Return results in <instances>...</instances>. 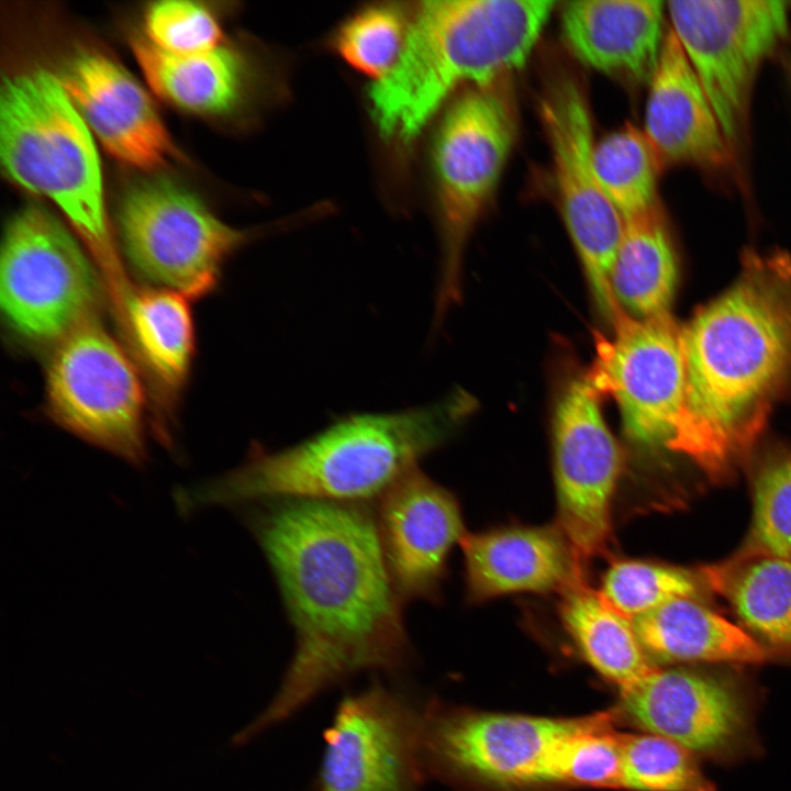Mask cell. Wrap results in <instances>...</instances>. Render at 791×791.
Listing matches in <instances>:
<instances>
[{
  "instance_id": "obj_1",
  "label": "cell",
  "mask_w": 791,
  "mask_h": 791,
  "mask_svg": "<svg viewBox=\"0 0 791 791\" xmlns=\"http://www.w3.org/2000/svg\"><path fill=\"white\" fill-rule=\"evenodd\" d=\"M247 524L277 582L296 647L271 702L238 742L359 672L397 673L412 660L404 600L365 503L264 500L248 511Z\"/></svg>"
},
{
  "instance_id": "obj_2",
  "label": "cell",
  "mask_w": 791,
  "mask_h": 791,
  "mask_svg": "<svg viewBox=\"0 0 791 791\" xmlns=\"http://www.w3.org/2000/svg\"><path fill=\"white\" fill-rule=\"evenodd\" d=\"M686 416L669 449L723 476L791 375V261L747 253L732 287L681 326Z\"/></svg>"
},
{
  "instance_id": "obj_3",
  "label": "cell",
  "mask_w": 791,
  "mask_h": 791,
  "mask_svg": "<svg viewBox=\"0 0 791 791\" xmlns=\"http://www.w3.org/2000/svg\"><path fill=\"white\" fill-rule=\"evenodd\" d=\"M470 404L456 392L426 406L352 415L281 450L254 448L234 470L178 491L179 510L280 498L350 503L380 498L446 439Z\"/></svg>"
},
{
  "instance_id": "obj_4",
  "label": "cell",
  "mask_w": 791,
  "mask_h": 791,
  "mask_svg": "<svg viewBox=\"0 0 791 791\" xmlns=\"http://www.w3.org/2000/svg\"><path fill=\"white\" fill-rule=\"evenodd\" d=\"M554 5L546 0L422 2L398 62L369 91L381 134L409 142L458 86L490 85L519 69Z\"/></svg>"
},
{
  "instance_id": "obj_5",
  "label": "cell",
  "mask_w": 791,
  "mask_h": 791,
  "mask_svg": "<svg viewBox=\"0 0 791 791\" xmlns=\"http://www.w3.org/2000/svg\"><path fill=\"white\" fill-rule=\"evenodd\" d=\"M0 155L8 176L52 200L105 270L116 276L96 145L60 79L49 71L32 69L3 80Z\"/></svg>"
},
{
  "instance_id": "obj_6",
  "label": "cell",
  "mask_w": 791,
  "mask_h": 791,
  "mask_svg": "<svg viewBox=\"0 0 791 791\" xmlns=\"http://www.w3.org/2000/svg\"><path fill=\"white\" fill-rule=\"evenodd\" d=\"M501 81L470 87L461 93L446 111L436 134L433 163L444 243L438 312L459 298L465 245L498 186L515 141V109Z\"/></svg>"
},
{
  "instance_id": "obj_7",
  "label": "cell",
  "mask_w": 791,
  "mask_h": 791,
  "mask_svg": "<svg viewBox=\"0 0 791 791\" xmlns=\"http://www.w3.org/2000/svg\"><path fill=\"white\" fill-rule=\"evenodd\" d=\"M99 282L70 232L47 210L26 207L8 223L0 259V302L24 339L57 344L91 320Z\"/></svg>"
},
{
  "instance_id": "obj_8",
  "label": "cell",
  "mask_w": 791,
  "mask_h": 791,
  "mask_svg": "<svg viewBox=\"0 0 791 791\" xmlns=\"http://www.w3.org/2000/svg\"><path fill=\"white\" fill-rule=\"evenodd\" d=\"M555 190L567 231L599 311L611 323L622 308L610 283L624 220L602 190L593 166V130L587 96L568 75L552 79L539 98Z\"/></svg>"
},
{
  "instance_id": "obj_9",
  "label": "cell",
  "mask_w": 791,
  "mask_h": 791,
  "mask_svg": "<svg viewBox=\"0 0 791 791\" xmlns=\"http://www.w3.org/2000/svg\"><path fill=\"white\" fill-rule=\"evenodd\" d=\"M671 30L680 42L736 152L745 134L757 73L788 36L784 1H670Z\"/></svg>"
},
{
  "instance_id": "obj_10",
  "label": "cell",
  "mask_w": 791,
  "mask_h": 791,
  "mask_svg": "<svg viewBox=\"0 0 791 791\" xmlns=\"http://www.w3.org/2000/svg\"><path fill=\"white\" fill-rule=\"evenodd\" d=\"M119 226L134 268L190 298L213 289L223 263L247 237L196 196L163 179L142 181L126 192Z\"/></svg>"
},
{
  "instance_id": "obj_11",
  "label": "cell",
  "mask_w": 791,
  "mask_h": 791,
  "mask_svg": "<svg viewBox=\"0 0 791 791\" xmlns=\"http://www.w3.org/2000/svg\"><path fill=\"white\" fill-rule=\"evenodd\" d=\"M53 417L132 463L144 458V390L122 347L87 321L55 344L46 372Z\"/></svg>"
},
{
  "instance_id": "obj_12",
  "label": "cell",
  "mask_w": 791,
  "mask_h": 791,
  "mask_svg": "<svg viewBox=\"0 0 791 791\" xmlns=\"http://www.w3.org/2000/svg\"><path fill=\"white\" fill-rule=\"evenodd\" d=\"M614 335L595 334L588 381L616 402L627 436L669 448L686 416V365L681 326L669 312L639 319L622 310Z\"/></svg>"
},
{
  "instance_id": "obj_13",
  "label": "cell",
  "mask_w": 791,
  "mask_h": 791,
  "mask_svg": "<svg viewBox=\"0 0 791 791\" xmlns=\"http://www.w3.org/2000/svg\"><path fill=\"white\" fill-rule=\"evenodd\" d=\"M421 723L413 702L380 681L345 695L324 732L316 791H419Z\"/></svg>"
},
{
  "instance_id": "obj_14",
  "label": "cell",
  "mask_w": 791,
  "mask_h": 791,
  "mask_svg": "<svg viewBox=\"0 0 791 791\" xmlns=\"http://www.w3.org/2000/svg\"><path fill=\"white\" fill-rule=\"evenodd\" d=\"M587 378L568 383L553 420L558 527L582 567L603 554L622 458Z\"/></svg>"
},
{
  "instance_id": "obj_15",
  "label": "cell",
  "mask_w": 791,
  "mask_h": 791,
  "mask_svg": "<svg viewBox=\"0 0 791 791\" xmlns=\"http://www.w3.org/2000/svg\"><path fill=\"white\" fill-rule=\"evenodd\" d=\"M589 716L550 718L520 714L453 711L430 705L422 712L424 771L499 784L545 782L559 744Z\"/></svg>"
},
{
  "instance_id": "obj_16",
  "label": "cell",
  "mask_w": 791,
  "mask_h": 791,
  "mask_svg": "<svg viewBox=\"0 0 791 791\" xmlns=\"http://www.w3.org/2000/svg\"><path fill=\"white\" fill-rule=\"evenodd\" d=\"M376 521L401 598L435 600L449 553L465 535L455 495L416 467L379 498Z\"/></svg>"
},
{
  "instance_id": "obj_17",
  "label": "cell",
  "mask_w": 791,
  "mask_h": 791,
  "mask_svg": "<svg viewBox=\"0 0 791 791\" xmlns=\"http://www.w3.org/2000/svg\"><path fill=\"white\" fill-rule=\"evenodd\" d=\"M60 81L90 131L119 160L153 170L174 155L172 140L152 100L109 57L80 53L65 66Z\"/></svg>"
},
{
  "instance_id": "obj_18",
  "label": "cell",
  "mask_w": 791,
  "mask_h": 791,
  "mask_svg": "<svg viewBox=\"0 0 791 791\" xmlns=\"http://www.w3.org/2000/svg\"><path fill=\"white\" fill-rule=\"evenodd\" d=\"M622 706L636 725L691 753L728 747L745 722L742 702L733 688L683 669L655 667L622 692Z\"/></svg>"
},
{
  "instance_id": "obj_19",
  "label": "cell",
  "mask_w": 791,
  "mask_h": 791,
  "mask_svg": "<svg viewBox=\"0 0 791 791\" xmlns=\"http://www.w3.org/2000/svg\"><path fill=\"white\" fill-rule=\"evenodd\" d=\"M644 133L660 166L727 168L735 152L680 42L671 29L649 81Z\"/></svg>"
},
{
  "instance_id": "obj_20",
  "label": "cell",
  "mask_w": 791,
  "mask_h": 791,
  "mask_svg": "<svg viewBox=\"0 0 791 791\" xmlns=\"http://www.w3.org/2000/svg\"><path fill=\"white\" fill-rule=\"evenodd\" d=\"M460 545L472 601L515 592H562L583 579L582 567L558 526L465 534Z\"/></svg>"
},
{
  "instance_id": "obj_21",
  "label": "cell",
  "mask_w": 791,
  "mask_h": 791,
  "mask_svg": "<svg viewBox=\"0 0 791 791\" xmlns=\"http://www.w3.org/2000/svg\"><path fill=\"white\" fill-rule=\"evenodd\" d=\"M664 3L656 0H580L561 12L564 38L583 64L633 82H649L659 62Z\"/></svg>"
},
{
  "instance_id": "obj_22",
  "label": "cell",
  "mask_w": 791,
  "mask_h": 791,
  "mask_svg": "<svg viewBox=\"0 0 791 791\" xmlns=\"http://www.w3.org/2000/svg\"><path fill=\"white\" fill-rule=\"evenodd\" d=\"M633 624L648 658L664 662L758 664L767 658L753 636L694 598L671 600Z\"/></svg>"
},
{
  "instance_id": "obj_23",
  "label": "cell",
  "mask_w": 791,
  "mask_h": 791,
  "mask_svg": "<svg viewBox=\"0 0 791 791\" xmlns=\"http://www.w3.org/2000/svg\"><path fill=\"white\" fill-rule=\"evenodd\" d=\"M131 46L148 85L160 98L185 110L218 114L237 102L243 85L238 56L222 46L201 54L176 55L146 37Z\"/></svg>"
},
{
  "instance_id": "obj_24",
  "label": "cell",
  "mask_w": 791,
  "mask_h": 791,
  "mask_svg": "<svg viewBox=\"0 0 791 791\" xmlns=\"http://www.w3.org/2000/svg\"><path fill=\"white\" fill-rule=\"evenodd\" d=\"M677 277L676 254L659 208L625 220L610 276L619 305L639 319L667 313Z\"/></svg>"
},
{
  "instance_id": "obj_25",
  "label": "cell",
  "mask_w": 791,
  "mask_h": 791,
  "mask_svg": "<svg viewBox=\"0 0 791 791\" xmlns=\"http://www.w3.org/2000/svg\"><path fill=\"white\" fill-rule=\"evenodd\" d=\"M560 616L583 657L621 692L655 668L638 640L633 621L612 609L583 579L562 591Z\"/></svg>"
},
{
  "instance_id": "obj_26",
  "label": "cell",
  "mask_w": 791,
  "mask_h": 791,
  "mask_svg": "<svg viewBox=\"0 0 791 791\" xmlns=\"http://www.w3.org/2000/svg\"><path fill=\"white\" fill-rule=\"evenodd\" d=\"M132 341L152 377L165 389L180 388L193 352V322L187 297L170 289L125 293Z\"/></svg>"
},
{
  "instance_id": "obj_27",
  "label": "cell",
  "mask_w": 791,
  "mask_h": 791,
  "mask_svg": "<svg viewBox=\"0 0 791 791\" xmlns=\"http://www.w3.org/2000/svg\"><path fill=\"white\" fill-rule=\"evenodd\" d=\"M705 575L750 631L773 646L791 648V559L740 555Z\"/></svg>"
},
{
  "instance_id": "obj_28",
  "label": "cell",
  "mask_w": 791,
  "mask_h": 791,
  "mask_svg": "<svg viewBox=\"0 0 791 791\" xmlns=\"http://www.w3.org/2000/svg\"><path fill=\"white\" fill-rule=\"evenodd\" d=\"M593 166L602 190L624 221L658 207L661 166L644 131L627 124L595 142Z\"/></svg>"
},
{
  "instance_id": "obj_29",
  "label": "cell",
  "mask_w": 791,
  "mask_h": 791,
  "mask_svg": "<svg viewBox=\"0 0 791 791\" xmlns=\"http://www.w3.org/2000/svg\"><path fill=\"white\" fill-rule=\"evenodd\" d=\"M611 713L590 715L588 722L566 737L548 764L545 782L593 788H622V735L612 728Z\"/></svg>"
},
{
  "instance_id": "obj_30",
  "label": "cell",
  "mask_w": 791,
  "mask_h": 791,
  "mask_svg": "<svg viewBox=\"0 0 791 791\" xmlns=\"http://www.w3.org/2000/svg\"><path fill=\"white\" fill-rule=\"evenodd\" d=\"M623 786L633 791H715L693 753L655 735L623 734Z\"/></svg>"
},
{
  "instance_id": "obj_31",
  "label": "cell",
  "mask_w": 791,
  "mask_h": 791,
  "mask_svg": "<svg viewBox=\"0 0 791 791\" xmlns=\"http://www.w3.org/2000/svg\"><path fill=\"white\" fill-rule=\"evenodd\" d=\"M601 598L616 612L636 617L679 598H694L698 584L682 569L644 560H619L606 570Z\"/></svg>"
},
{
  "instance_id": "obj_32",
  "label": "cell",
  "mask_w": 791,
  "mask_h": 791,
  "mask_svg": "<svg viewBox=\"0 0 791 791\" xmlns=\"http://www.w3.org/2000/svg\"><path fill=\"white\" fill-rule=\"evenodd\" d=\"M409 29L402 9L387 4L368 8L342 27L336 46L348 64L378 80L398 62Z\"/></svg>"
},
{
  "instance_id": "obj_33",
  "label": "cell",
  "mask_w": 791,
  "mask_h": 791,
  "mask_svg": "<svg viewBox=\"0 0 791 791\" xmlns=\"http://www.w3.org/2000/svg\"><path fill=\"white\" fill-rule=\"evenodd\" d=\"M745 556L791 559V457L766 465L754 483V514Z\"/></svg>"
},
{
  "instance_id": "obj_34",
  "label": "cell",
  "mask_w": 791,
  "mask_h": 791,
  "mask_svg": "<svg viewBox=\"0 0 791 791\" xmlns=\"http://www.w3.org/2000/svg\"><path fill=\"white\" fill-rule=\"evenodd\" d=\"M146 38L176 55H193L221 46L222 31L212 12L198 2L165 0L152 3L144 16Z\"/></svg>"
},
{
  "instance_id": "obj_35",
  "label": "cell",
  "mask_w": 791,
  "mask_h": 791,
  "mask_svg": "<svg viewBox=\"0 0 791 791\" xmlns=\"http://www.w3.org/2000/svg\"><path fill=\"white\" fill-rule=\"evenodd\" d=\"M783 64H784V68L787 70V73H788V76L791 80V46L787 49V52L784 54Z\"/></svg>"
}]
</instances>
